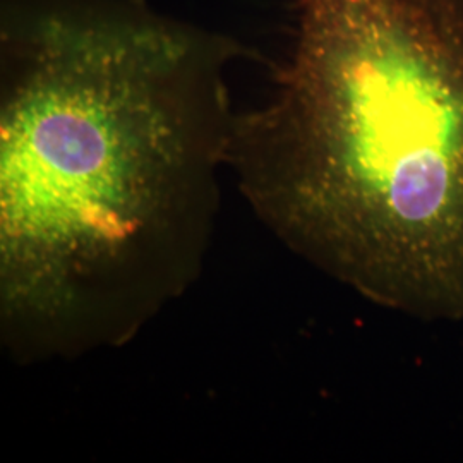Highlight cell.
I'll return each mask as SVG.
<instances>
[{"label":"cell","mask_w":463,"mask_h":463,"mask_svg":"<svg viewBox=\"0 0 463 463\" xmlns=\"http://www.w3.org/2000/svg\"><path fill=\"white\" fill-rule=\"evenodd\" d=\"M2 292L47 347L128 335L198 258L235 118L175 21L114 0L33 9L0 34Z\"/></svg>","instance_id":"1"},{"label":"cell","mask_w":463,"mask_h":463,"mask_svg":"<svg viewBox=\"0 0 463 463\" xmlns=\"http://www.w3.org/2000/svg\"><path fill=\"white\" fill-rule=\"evenodd\" d=\"M231 158L298 252L383 306L463 317V0H296Z\"/></svg>","instance_id":"2"}]
</instances>
